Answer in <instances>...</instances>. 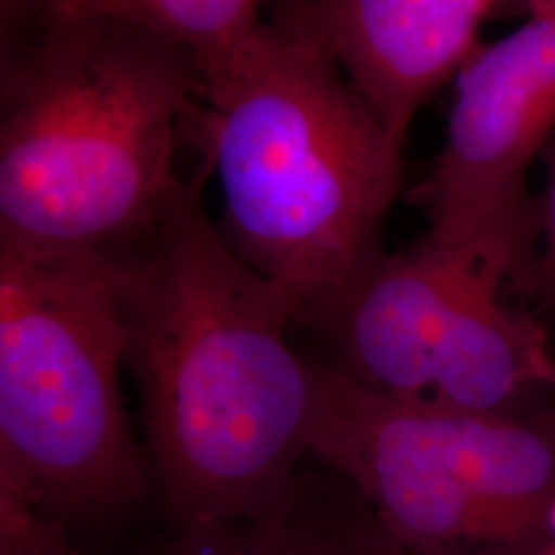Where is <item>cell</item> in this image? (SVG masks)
<instances>
[{
    "instance_id": "cell-1",
    "label": "cell",
    "mask_w": 555,
    "mask_h": 555,
    "mask_svg": "<svg viewBox=\"0 0 555 555\" xmlns=\"http://www.w3.org/2000/svg\"><path fill=\"white\" fill-rule=\"evenodd\" d=\"M198 167L130 254L126 371L173 533L274 511L311 456L318 358L288 341L291 297L238 256Z\"/></svg>"
},
{
    "instance_id": "cell-2",
    "label": "cell",
    "mask_w": 555,
    "mask_h": 555,
    "mask_svg": "<svg viewBox=\"0 0 555 555\" xmlns=\"http://www.w3.org/2000/svg\"><path fill=\"white\" fill-rule=\"evenodd\" d=\"M199 64L192 149L222 233L323 336L387 251L403 146L321 48L276 21Z\"/></svg>"
},
{
    "instance_id": "cell-3",
    "label": "cell",
    "mask_w": 555,
    "mask_h": 555,
    "mask_svg": "<svg viewBox=\"0 0 555 555\" xmlns=\"http://www.w3.org/2000/svg\"><path fill=\"white\" fill-rule=\"evenodd\" d=\"M0 29V249L132 251L190 179L198 59L100 13Z\"/></svg>"
},
{
    "instance_id": "cell-4",
    "label": "cell",
    "mask_w": 555,
    "mask_h": 555,
    "mask_svg": "<svg viewBox=\"0 0 555 555\" xmlns=\"http://www.w3.org/2000/svg\"><path fill=\"white\" fill-rule=\"evenodd\" d=\"M130 254L0 249V492L77 541L155 490L119 387Z\"/></svg>"
},
{
    "instance_id": "cell-5",
    "label": "cell",
    "mask_w": 555,
    "mask_h": 555,
    "mask_svg": "<svg viewBox=\"0 0 555 555\" xmlns=\"http://www.w3.org/2000/svg\"><path fill=\"white\" fill-rule=\"evenodd\" d=\"M311 459L346 477L405 555H537L555 508V428L375 393L318 358Z\"/></svg>"
},
{
    "instance_id": "cell-6",
    "label": "cell",
    "mask_w": 555,
    "mask_h": 555,
    "mask_svg": "<svg viewBox=\"0 0 555 555\" xmlns=\"http://www.w3.org/2000/svg\"><path fill=\"white\" fill-rule=\"evenodd\" d=\"M508 284L469 249L424 237L385 254L323 332V358L358 385L408 405L516 416L525 397L555 385L533 321L504 307Z\"/></svg>"
},
{
    "instance_id": "cell-7",
    "label": "cell",
    "mask_w": 555,
    "mask_h": 555,
    "mask_svg": "<svg viewBox=\"0 0 555 555\" xmlns=\"http://www.w3.org/2000/svg\"><path fill=\"white\" fill-rule=\"evenodd\" d=\"M554 134L552 7L459 66L444 146L412 194L426 237L474 251L508 282H535L539 217L527 171Z\"/></svg>"
},
{
    "instance_id": "cell-8",
    "label": "cell",
    "mask_w": 555,
    "mask_h": 555,
    "mask_svg": "<svg viewBox=\"0 0 555 555\" xmlns=\"http://www.w3.org/2000/svg\"><path fill=\"white\" fill-rule=\"evenodd\" d=\"M490 0H282L274 21L315 43L401 144L417 109L477 48Z\"/></svg>"
},
{
    "instance_id": "cell-9",
    "label": "cell",
    "mask_w": 555,
    "mask_h": 555,
    "mask_svg": "<svg viewBox=\"0 0 555 555\" xmlns=\"http://www.w3.org/2000/svg\"><path fill=\"white\" fill-rule=\"evenodd\" d=\"M146 555H405L357 488L318 463L302 467L274 511L173 533Z\"/></svg>"
},
{
    "instance_id": "cell-10",
    "label": "cell",
    "mask_w": 555,
    "mask_h": 555,
    "mask_svg": "<svg viewBox=\"0 0 555 555\" xmlns=\"http://www.w3.org/2000/svg\"><path fill=\"white\" fill-rule=\"evenodd\" d=\"M270 2L274 0H68L46 17L100 13L132 21L204 62L247 38Z\"/></svg>"
},
{
    "instance_id": "cell-11",
    "label": "cell",
    "mask_w": 555,
    "mask_h": 555,
    "mask_svg": "<svg viewBox=\"0 0 555 555\" xmlns=\"http://www.w3.org/2000/svg\"><path fill=\"white\" fill-rule=\"evenodd\" d=\"M0 555H114L95 552L46 520L20 498L0 492Z\"/></svg>"
},
{
    "instance_id": "cell-12",
    "label": "cell",
    "mask_w": 555,
    "mask_h": 555,
    "mask_svg": "<svg viewBox=\"0 0 555 555\" xmlns=\"http://www.w3.org/2000/svg\"><path fill=\"white\" fill-rule=\"evenodd\" d=\"M541 157L547 179L543 196L537 202L541 251L537 254L535 282L555 307V134Z\"/></svg>"
},
{
    "instance_id": "cell-13",
    "label": "cell",
    "mask_w": 555,
    "mask_h": 555,
    "mask_svg": "<svg viewBox=\"0 0 555 555\" xmlns=\"http://www.w3.org/2000/svg\"><path fill=\"white\" fill-rule=\"evenodd\" d=\"M68 0H0V25L56 13Z\"/></svg>"
},
{
    "instance_id": "cell-14",
    "label": "cell",
    "mask_w": 555,
    "mask_h": 555,
    "mask_svg": "<svg viewBox=\"0 0 555 555\" xmlns=\"http://www.w3.org/2000/svg\"><path fill=\"white\" fill-rule=\"evenodd\" d=\"M500 2H506V0H490V9H494ZM520 2H525V7L529 9V15L555 7V0H520Z\"/></svg>"
},
{
    "instance_id": "cell-15",
    "label": "cell",
    "mask_w": 555,
    "mask_h": 555,
    "mask_svg": "<svg viewBox=\"0 0 555 555\" xmlns=\"http://www.w3.org/2000/svg\"><path fill=\"white\" fill-rule=\"evenodd\" d=\"M280 2H282V0H280Z\"/></svg>"
}]
</instances>
